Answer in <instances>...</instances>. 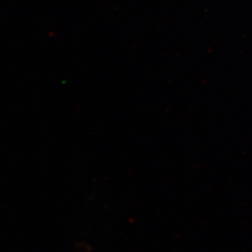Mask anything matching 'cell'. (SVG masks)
<instances>
[]
</instances>
